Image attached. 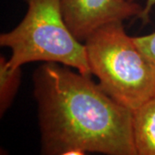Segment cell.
Segmentation results:
<instances>
[{
    "label": "cell",
    "mask_w": 155,
    "mask_h": 155,
    "mask_svg": "<svg viewBox=\"0 0 155 155\" xmlns=\"http://www.w3.org/2000/svg\"><path fill=\"white\" fill-rule=\"evenodd\" d=\"M61 10L69 29L82 42L107 23L140 18L143 7L127 0H61Z\"/></svg>",
    "instance_id": "277c9868"
},
{
    "label": "cell",
    "mask_w": 155,
    "mask_h": 155,
    "mask_svg": "<svg viewBox=\"0 0 155 155\" xmlns=\"http://www.w3.org/2000/svg\"><path fill=\"white\" fill-rule=\"evenodd\" d=\"M133 136L137 155H155V97L133 111Z\"/></svg>",
    "instance_id": "5b68a950"
},
{
    "label": "cell",
    "mask_w": 155,
    "mask_h": 155,
    "mask_svg": "<svg viewBox=\"0 0 155 155\" xmlns=\"http://www.w3.org/2000/svg\"><path fill=\"white\" fill-rule=\"evenodd\" d=\"M58 63L33 74L41 154L137 155L133 111L110 97L91 75Z\"/></svg>",
    "instance_id": "6da1fadb"
},
{
    "label": "cell",
    "mask_w": 155,
    "mask_h": 155,
    "mask_svg": "<svg viewBox=\"0 0 155 155\" xmlns=\"http://www.w3.org/2000/svg\"><path fill=\"white\" fill-rule=\"evenodd\" d=\"M100 87L131 111L155 97V65L127 35L122 22L107 23L84 41Z\"/></svg>",
    "instance_id": "7a4b0ae2"
},
{
    "label": "cell",
    "mask_w": 155,
    "mask_h": 155,
    "mask_svg": "<svg viewBox=\"0 0 155 155\" xmlns=\"http://www.w3.org/2000/svg\"><path fill=\"white\" fill-rule=\"evenodd\" d=\"M26 2L28 11L20 23L0 35V46L11 51L8 66L16 69L30 62L58 63L92 75L84 44L64 20L61 0Z\"/></svg>",
    "instance_id": "3957f363"
},
{
    "label": "cell",
    "mask_w": 155,
    "mask_h": 155,
    "mask_svg": "<svg viewBox=\"0 0 155 155\" xmlns=\"http://www.w3.org/2000/svg\"><path fill=\"white\" fill-rule=\"evenodd\" d=\"M22 69H13L8 66L7 60L0 57V115L9 110L15 99L21 84Z\"/></svg>",
    "instance_id": "8992f818"
},
{
    "label": "cell",
    "mask_w": 155,
    "mask_h": 155,
    "mask_svg": "<svg viewBox=\"0 0 155 155\" xmlns=\"http://www.w3.org/2000/svg\"><path fill=\"white\" fill-rule=\"evenodd\" d=\"M134 42L150 61L155 65V32L134 37Z\"/></svg>",
    "instance_id": "52a82bcc"
},
{
    "label": "cell",
    "mask_w": 155,
    "mask_h": 155,
    "mask_svg": "<svg viewBox=\"0 0 155 155\" xmlns=\"http://www.w3.org/2000/svg\"><path fill=\"white\" fill-rule=\"evenodd\" d=\"M127 1H131L134 2V0H127ZM155 5V0H146V4L143 6V11L140 17V19L141 20V22L143 23H147L149 22V16L151 11L153 10V8Z\"/></svg>",
    "instance_id": "ba28073f"
}]
</instances>
